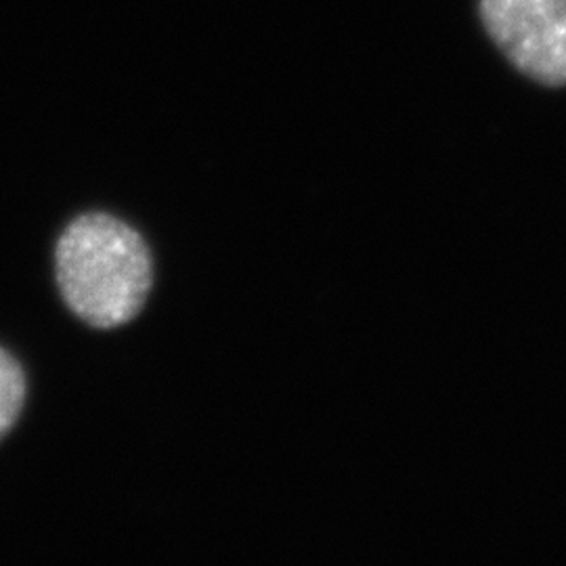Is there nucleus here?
Listing matches in <instances>:
<instances>
[{"instance_id":"1","label":"nucleus","mask_w":566,"mask_h":566,"mask_svg":"<svg viewBox=\"0 0 566 566\" xmlns=\"http://www.w3.org/2000/svg\"><path fill=\"white\" fill-rule=\"evenodd\" d=\"M57 283L67 306L93 327L135 319L151 290V256L142 235L109 214H82L55 252Z\"/></svg>"},{"instance_id":"2","label":"nucleus","mask_w":566,"mask_h":566,"mask_svg":"<svg viewBox=\"0 0 566 566\" xmlns=\"http://www.w3.org/2000/svg\"><path fill=\"white\" fill-rule=\"evenodd\" d=\"M479 18L526 78L566 86V0H479Z\"/></svg>"},{"instance_id":"3","label":"nucleus","mask_w":566,"mask_h":566,"mask_svg":"<svg viewBox=\"0 0 566 566\" xmlns=\"http://www.w3.org/2000/svg\"><path fill=\"white\" fill-rule=\"evenodd\" d=\"M25 399V376L21 365L0 348V439L20 418Z\"/></svg>"}]
</instances>
